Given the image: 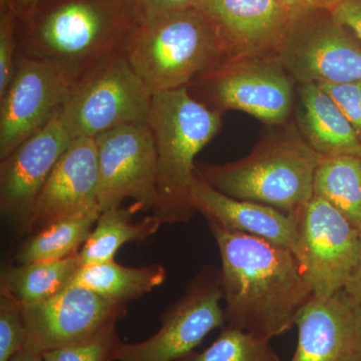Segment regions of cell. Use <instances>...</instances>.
<instances>
[{"instance_id":"cell-1","label":"cell","mask_w":361,"mask_h":361,"mask_svg":"<svg viewBox=\"0 0 361 361\" xmlns=\"http://www.w3.org/2000/svg\"><path fill=\"white\" fill-rule=\"evenodd\" d=\"M219 248L228 326L271 339L289 331L313 296L293 252L209 224Z\"/></svg>"},{"instance_id":"cell-2","label":"cell","mask_w":361,"mask_h":361,"mask_svg":"<svg viewBox=\"0 0 361 361\" xmlns=\"http://www.w3.org/2000/svg\"><path fill=\"white\" fill-rule=\"evenodd\" d=\"M135 25L126 0H42L18 21V54L61 68L73 80L125 51Z\"/></svg>"},{"instance_id":"cell-3","label":"cell","mask_w":361,"mask_h":361,"mask_svg":"<svg viewBox=\"0 0 361 361\" xmlns=\"http://www.w3.org/2000/svg\"><path fill=\"white\" fill-rule=\"evenodd\" d=\"M147 123L157 154V200L152 212L161 224L186 223L196 212L191 200L195 159L219 133L222 116L182 87L153 92Z\"/></svg>"},{"instance_id":"cell-4","label":"cell","mask_w":361,"mask_h":361,"mask_svg":"<svg viewBox=\"0 0 361 361\" xmlns=\"http://www.w3.org/2000/svg\"><path fill=\"white\" fill-rule=\"evenodd\" d=\"M322 158L290 128L264 137L242 160L197 166L196 174L232 198L298 214L314 196L316 169Z\"/></svg>"},{"instance_id":"cell-5","label":"cell","mask_w":361,"mask_h":361,"mask_svg":"<svg viewBox=\"0 0 361 361\" xmlns=\"http://www.w3.org/2000/svg\"><path fill=\"white\" fill-rule=\"evenodd\" d=\"M125 52L153 92L189 87L226 61L215 25L196 6L135 23Z\"/></svg>"},{"instance_id":"cell-6","label":"cell","mask_w":361,"mask_h":361,"mask_svg":"<svg viewBox=\"0 0 361 361\" xmlns=\"http://www.w3.org/2000/svg\"><path fill=\"white\" fill-rule=\"evenodd\" d=\"M153 92L125 51L99 61L80 75L59 114L71 135H97L130 123H147Z\"/></svg>"},{"instance_id":"cell-7","label":"cell","mask_w":361,"mask_h":361,"mask_svg":"<svg viewBox=\"0 0 361 361\" xmlns=\"http://www.w3.org/2000/svg\"><path fill=\"white\" fill-rule=\"evenodd\" d=\"M277 58L301 85L361 80L360 40L329 11H301L285 35Z\"/></svg>"},{"instance_id":"cell-8","label":"cell","mask_w":361,"mask_h":361,"mask_svg":"<svg viewBox=\"0 0 361 361\" xmlns=\"http://www.w3.org/2000/svg\"><path fill=\"white\" fill-rule=\"evenodd\" d=\"M222 300L221 270L203 266L184 295L161 316L160 329L146 341L123 342L116 361H177L190 355L211 331L224 327Z\"/></svg>"},{"instance_id":"cell-9","label":"cell","mask_w":361,"mask_h":361,"mask_svg":"<svg viewBox=\"0 0 361 361\" xmlns=\"http://www.w3.org/2000/svg\"><path fill=\"white\" fill-rule=\"evenodd\" d=\"M298 218L296 257L313 296L344 290L360 260V235L339 211L315 195Z\"/></svg>"},{"instance_id":"cell-10","label":"cell","mask_w":361,"mask_h":361,"mask_svg":"<svg viewBox=\"0 0 361 361\" xmlns=\"http://www.w3.org/2000/svg\"><path fill=\"white\" fill-rule=\"evenodd\" d=\"M290 75L277 56L228 61L194 84L218 111L236 110L268 125H284L293 104Z\"/></svg>"},{"instance_id":"cell-11","label":"cell","mask_w":361,"mask_h":361,"mask_svg":"<svg viewBox=\"0 0 361 361\" xmlns=\"http://www.w3.org/2000/svg\"><path fill=\"white\" fill-rule=\"evenodd\" d=\"M99 160L101 211L133 199L141 212L153 211L157 200V154L148 123H130L94 137Z\"/></svg>"},{"instance_id":"cell-12","label":"cell","mask_w":361,"mask_h":361,"mask_svg":"<svg viewBox=\"0 0 361 361\" xmlns=\"http://www.w3.org/2000/svg\"><path fill=\"white\" fill-rule=\"evenodd\" d=\"M73 82L61 68L18 54L13 80L0 97V160L51 122Z\"/></svg>"},{"instance_id":"cell-13","label":"cell","mask_w":361,"mask_h":361,"mask_svg":"<svg viewBox=\"0 0 361 361\" xmlns=\"http://www.w3.org/2000/svg\"><path fill=\"white\" fill-rule=\"evenodd\" d=\"M127 304L71 283L47 300L23 305L27 327L25 349L42 355L87 338L123 319Z\"/></svg>"},{"instance_id":"cell-14","label":"cell","mask_w":361,"mask_h":361,"mask_svg":"<svg viewBox=\"0 0 361 361\" xmlns=\"http://www.w3.org/2000/svg\"><path fill=\"white\" fill-rule=\"evenodd\" d=\"M219 35L226 61L277 56L291 23L304 9L283 0H197Z\"/></svg>"},{"instance_id":"cell-15","label":"cell","mask_w":361,"mask_h":361,"mask_svg":"<svg viewBox=\"0 0 361 361\" xmlns=\"http://www.w3.org/2000/svg\"><path fill=\"white\" fill-rule=\"evenodd\" d=\"M75 137L59 114L0 164V211L25 228L37 197L54 166Z\"/></svg>"},{"instance_id":"cell-16","label":"cell","mask_w":361,"mask_h":361,"mask_svg":"<svg viewBox=\"0 0 361 361\" xmlns=\"http://www.w3.org/2000/svg\"><path fill=\"white\" fill-rule=\"evenodd\" d=\"M290 361H361V307L344 290L312 296L297 316Z\"/></svg>"},{"instance_id":"cell-17","label":"cell","mask_w":361,"mask_h":361,"mask_svg":"<svg viewBox=\"0 0 361 361\" xmlns=\"http://www.w3.org/2000/svg\"><path fill=\"white\" fill-rule=\"evenodd\" d=\"M99 206V160L94 137H80L61 157L25 226L39 231L54 221Z\"/></svg>"},{"instance_id":"cell-18","label":"cell","mask_w":361,"mask_h":361,"mask_svg":"<svg viewBox=\"0 0 361 361\" xmlns=\"http://www.w3.org/2000/svg\"><path fill=\"white\" fill-rule=\"evenodd\" d=\"M191 200L195 211L200 212L209 224L227 231L242 233L266 240L278 246L298 253V214L239 200L218 190L196 174L191 188Z\"/></svg>"},{"instance_id":"cell-19","label":"cell","mask_w":361,"mask_h":361,"mask_svg":"<svg viewBox=\"0 0 361 361\" xmlns=\"http://www.w3.org/2000/svg\"><path fill=\"white\" fill-rule=\"evenodd\" d=\"M301 130L306 142L323 157L353 156L361 159V140L351 123L315 84L300 90Z\"/></svg>"},{"instance_id":"cell-20","label":"cell","mask_w":361,"mask_h":361,"mask_svg":"<svg viewBox=\"0 0 361 361\" xmlns=\"http://www.w3.org/2000/svg\"><path fill=\"white\" fill-rule=\"evenodd\" d=\"M139 207H118L102 211L94 229L78 252L82 266L115 260L116 252L130 242L144 241L160 229L161 222L155 216L134 220Z\"/></svg>"},{"instance_id":"cell-21","label":"cell","mask_w":361,"mask_h":361,"mask_svg":"<svg viewBox=\"0 0 361 361\" xmlns=\"http://www.w3.org/2000/svg\"><path fill=\"white\" fill-rule=\"evenodd\" d=\"M166 278L167 272L161 265L127 267L111 260L80 266L71 283L82 285L111 300L128 303L161 286Z\"/></svg>"},{"instance_id":"cell-22","label":"cell","mask_w":361,"mask_h":361,"mask_svg":"<svg viewBox=\"0 0 361 361\" xmlns=\"http://www.w3.org/2000/svg\"><path fill=\"white\" fill-rule=\"evenodd\" d=\"M80 266L78 254L61 260L6 266L1 271L0 289L8 292L25 306L33 305L66 288Z\"/></svg>"},{"instance_id":"cell-23","label":"cell","mask_w":361,"mask_h":361,"mask_svg":"<svg viewBox=\"0 0 361 361\" xmlns=\"http://www.w3.org/2000/svg\"><path fill=\"white\" fill-rule=\"evenodd\" d=\"M101 212L99 207H94L45 226L21 244L16 253V261L23 264L78 255Z\"/></svg>"},{"instance_id":"cell-24","label":"cell","mask_w":361,"mask_h":361,"mask_svg":"<svg viewBox=\"0 0 361 361\" xmlns=\"http://www.w3.org/2000/svg\"><path fill=\"white\" fill-rule=\"evenodd\" d=\"M314 195L339 211L361 236V159L323 157L316 169Z\"/></svg>"},{"instance_id":"cell-25","label":"cell","mask_w":361,"mask_h":361,"mask_svg":"<svg viewBox=\"0 0 361 361\" xmlns=\"http://www.w3.org/2000/svg\"><path fill=\"white\" fill-rule=\"evenodd\" d=\"M177 361H281L270 341L250 332L223 327L220 336L202 353H190Z\"/></svg>"},{"instance_id":"cell-26","label":"cell","mask_w":361,"mask_h":361,"mask_svg":"<svg viewBox=\"0 0 361 361\" xmlns=\"http://www.w3.org/2000/svg\"><path fill=\"white\" fill-rule=\"evenodd\" d=\"M123 342L111 325L82 341L73 342L42 355L44 361H115Z\"/></svg>"},{"instance_id":"cell-27","label":"cell","mask_w":361,"mask_h":361,"mask_svg":"<svg viewBox=\"0 0 361 361\" xmlns=\"http://www.w3.org/2000/svg\"><path fill=\"white\" fill-rule=\"evenodd\" d=\"M27 341L25 306L0 289V361H9L25 349Z\"/></svg>"},{"instance_id":"cell-28","label":"cell","mask_w":361,"mask_h":361,"mask_svg":"<svg viewBox=\"0 0 361 361\" xmlns=\"http://www.w3.org/2000/svg\"><path fill=\"white\" fill-rule=\"evenodd\" d=\"M18 21L11 6L0 0V97L6 94L16 68Z\"/></svg>"},{"instance_id":"cell-29","label":"cell","mask_w":361,"mask_h":361,"mask_svg":"<svg viewBox=\"0 0 361 361\" xmlns=\"http://www.w3.org/2000/svg\"><path fill=\"white\" fill-rule=\"evenodd\" d=\"M317 85L331 97L361 140V80Z\"/></svg>"},{"instance_id":"cell-30","label":"cell","mask_w":361,"mask_h":361,"mask_svg":"<svg viewBox=\"0 0 361 361\" xmlns=\"http://www.w3.org/2000/svg\"><path fill=\"white\" fill-rule=\"evenodd\" d=\"M197 0H126L135 23L193 6Z\"/></svg>"},{"instance_id":"cell-31","label":"cell","mask_w":361,"mask_h":361,"mask_svg":"<svg viewBox=\"0 0 361 361\" xmlns=\"http://www.w3.org/2000/svg\"><path fill=\"white\" fill-rule=\"evenodd\" d=\"M331 13L348 26L361 42V0H341Z\"/></svg>"},{"instance_id":"cell-32","label":"cell","mask_w":361,"mask_h":361,"mask_svg":"<svg viewBox=\"0 0 361 361\" xmlns=\"http://www.w3.org/2000/svg\"><path fill=\"white\" fill-rule=\"evenodd\" d=\"M289 6L298 9H322L331 11L341 0H283Z\"/></svg>"},{"instance_id":"cell-33","label":"cell","mask_w":361,"mask_h":361,"mask_svg":"<svg viewBox=\"0 0 361 361\" xmlns=\"http://www.w3.org/2000/svg\"><path fill=\"white\" fill-rule=\"evenodd\" d=\"M344 291L360 307H361V257L360 262L353 271L350 279L346 284Z\"/></svg>"},{"instance_id":"cell-34","label":"cell","mask_w":361,"mask_h":361,"mask_svg":"<svg viewBox=\"0 0 361 361\" xmlns=\"http://www.w3.org/2000/svg\"><path fill=\"white\" fill-rule=\"evenodd\" d=\"M13 9L18 20L27 18L39 6L42 0H2Z\"/></svg>"},{"instance_id":"cell-35","label":"cell","mask_w":361,"mask_h":361,"mask_svg":"<svg viewBox=\"0 0 361 361\" xmlns=\"http://www.w3.org/2000/svg\"><path fill=\"white\" fill-rule=\"evenodd\" d=\"M9 361H44L42 355L32 353L27 349H23L20 353H16Z\"/></svg>"}]
</instances>
